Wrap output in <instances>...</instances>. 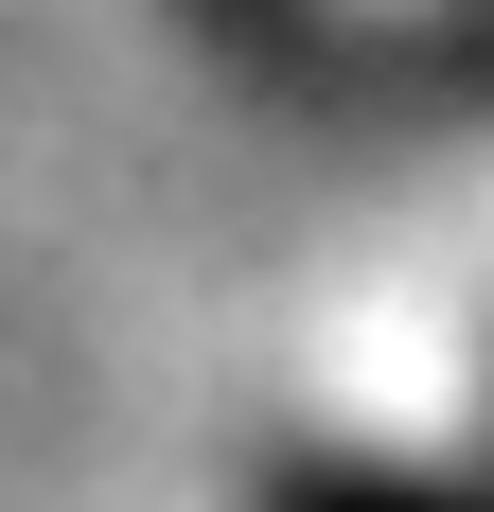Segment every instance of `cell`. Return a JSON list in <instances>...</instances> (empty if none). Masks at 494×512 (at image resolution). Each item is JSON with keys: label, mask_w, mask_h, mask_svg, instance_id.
<instances>
[{"label": "cell", "mask_w": 494, "mask_h": 512, "mask_svg": "<svg viewBox=\"0 0 494 512\" xmlns=\"http://www.w3.org/2000/svg\"><path fill=\"white\" fill-rule=\"evenodd\" d=\"M265 512H494V495H459V477H389V460H283Z\"/></svg>", "instance_id": "cell-1"}]
</instances>
